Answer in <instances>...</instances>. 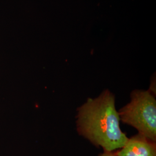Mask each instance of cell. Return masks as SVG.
<instances>
[{
	"instance_id": "1",
	"label": "cell",
	"mask_w": 156,
	"mask_h": 156,
	"mask_svg": "<svg viewBox=\"0 0 156 156\" xmlns=\"http://www.w3.org/2000/svg\"><path fill=\"white\" fill-rule=\"evenodd\" d=\"M76 119L79 135L103 151H117L128 140L120 128L115 96L109 89L95 98H88L77 109Z\"/></svg>"
},
{
	"instance_id": "2",
	"label": "cell",
	"mask_w": 156,
	"mask_h": 156,
	"mask_svg": "<svg viewBox=\"0 0 156 156\" xmlns=\"http://www.w3.org/2000/svg\"><path fill=\"white\" fill-rule=\"evenodd\" d=\"M120 120L134 127L138 133L156 142V100L151 91L136 89L130 101L118 111Z\"/></svg>"
},
{
	"instance_id": "3",
	"label": "cell",
	"mask_w": 156,
	"mask_h": 156,
	"mask_svg": "<svg viewBox=\"0 0 156 156\" xmlns=\"http://www.w3.org/2000/svg\"><path fill=\"white\" fill-rule=\"evenodd\" d=\"M114 152L117 156H156V142L138 133Z\"/></svg>"
},
{
	"instance_id": "4",
	"label": "cell",
	"mask_w": 156,
	"mask_h": 156,
	"mask_svg": "<svg viewBox=\"0 0 156 156\" xmlns=\"http://www.w3.org/2000/svg\"><path fill=\"white\" fill-rule=\"evenodd\" d=\"M98 156H117L114 151H103L102 153L99 154Z\"/></svg>"
}]
</instances>
